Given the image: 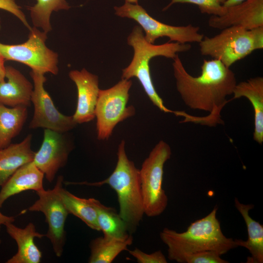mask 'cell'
I'll list each match as a JSON object with an SVG mask.
<instances>
[{"instance_id":"obj_31","label":"cell","mask_w":263,"mask_h":263,"mask_svg":"<svg viewBox=\"0 0 263 263\" xmlns=\"http://www.w3.org/2000/svg\"><path fill=\"white\" fill-rule=\"evenodd\" d=\"M4 58L0 55V82L4 80L5 75V67Z\"/></svg>"},{"instance_id":"obj_25","label":"cell","mask_w":263,"mask_h":263,"mask_svg":"<svg viewBox=\"0 0 263 263\" xmlns=\"http://www.w3.org/2000/svg\"><path fill=\"white\" fill-rule=\"evenodd\" d=\"M36 3L29 7L34 26L41 28L47 34L52 30L50 17L54 11L67 10L70 6L66 0H36Z\"/></svg>"},{"instance_id":"obj_13","label":"cell","mask_w":263,"mask_h":263,"mask_svg":"<svg viewBox=\"0 0 263 263\" xmlns=\"http://www.w3.org/2000/svg\"><path fill=\"white\" fill-rule=\"evenodd\" d=\"M77 91V101L74 120L77 124L87 123L95 118V109L99 88L98 76L85 68L72 70L69 73Z\"/></svg>"},{"instance_id":"obj_20","label":"cell","mask_w":263,"mask_h":263,"mask_svg":"<svg viewBox=\"0 0 263 263\" xmlns=\"http://www.w3.org/2000/svg\"><path fill=\"white\" fill-rule=\"evenodd\" d=\"M32 139L28 134L20 142L0 150V188L18 169L33 161L35 152L31 148Z\"/></svg>"},{"instance_id":"obj_21","label":"cell","mask_w":263,"mask_h":263,"mask_svg":"<svg viewBox=\"0 0 263 263\" xmlns=\"http://www.w3.org/2000/svg\"><path fill=\"white\" fill-rule=\"evenodd\" d=\"M28 116L27 107H10L0 103V150L8 147L21 132Z\"/></svg>"},{"instance_id":"obj_30","label":"cell","mask_w":263,"mask_h":263,"mask_svg":"<svg viewBox=\"0 0 263 263\" xmlns=\"http://www.w3.org/2000/svg\"><path fill=\"white\" fill-rule=\"evenodd\" d=\"M15 221V217L13 216H9L3 214L0 210V231L2 225H5L7 224L13 223ZM1 243V240L0 238V244Z\"/></svg>"},{"instance_id":"obj_32","label":"cell","mask_w":263,"mask_h":263,"mask_svg":"<svg viewBox=\"0 0 263 263\" xmlns=\"http://www.w3.org/2000/svg\"><path fill=\"white\" fill-rule=\"evenodd\" d=\"M247 0H226L223 3V6L228 8L236 5L241 4Z\"/></svg>"},{"instance_id":"obj_10","label":"cell","mask_w":263,"mask_h":263,"mask_svg":"<svg viewBox=\"0 0 263 263\" xmlns=\"http://www.w3.org/2000/svg\"><path fill=\"white\" fill-rule=\"evenodd\" d=\"M63 181V177L60 175L53 189L36 192L38 199L28 208L30 211L41 212L44 214L48 227L45 237L50 241L57 257L63 254L66 239L65 225L69 214L59 194Z\"/></svg>"},{"instance_id":"obj_29","label":"cell","mask_w":263,"mask_h":263,"mask_svg":"<svg viewBox=\"0 0 263 263\" xmlns=\"http://www.w3.org/2000/svg\"><path fill=\"white\" fill-rule=\"evenodd\" d=\"M0 9L12 13L18 18L29 31L31 29L32 27L28 23L26 17L15 0H0Z\"/></svg>"},{"instance_id":"obj_9","label":"cell","mask_w":263,"mask_h":263,"mask_svg":"<svg viewBox=\"0 0 263 263\" xmlns=\"http://www.w3.org/2000/svg\"><path fill=\"white\" fill-rule=\"evenodd\" d=\"M47 34L34 26L23 43H0V55L5 60L22 63L32 70L56 75L58 72V55L47 47Z\"/></svg>"},{"instance_id":"obj_18","label":"cell","mask_w":263,"mask_h":263,"mask_svg":"<svg viewBox=\"0 0 263 263\" xmlns=\"http://www.w3.org/2000/svg\"><path fill=\"white\" fill-rule=\"evenodd\" d=\"M235 99L242 97L247 98L254 112L253 139L260 144L263 142V77L256 76L236 84L233 90Z\"/></svg>"},{"instance_id":"obj_8","label":"cell","mask_w":263,"mask_h":263,"mask_svg":"<svg viewBox=\"0 0 263 263\" xmlns=\"http://www.w3.org/2000/svg\"><path fill=\"white\" fill-rule=\"evenodd\" d=\"M115 14L121 18H127L137 22L145 32L146 40L153 44L161 37H168L169 41L180 43H199L204 37L200 28L191 24L173 26L158 21L147 13L138 4L125 2L120 6H114Z\"/></svg>"},{"instance_id":"obj_2","label":"cell","mask_w":263,"mask_h":263,"mask_svg":"<svg viewBox=\"0 0 263 263\" xmlns=\"http://www.w3.org/2000/svg\"><path fill=\"white\" fill-rule=\"evenodd\" d=\"M217 210L214 207L207 215L191 223L183 232L168 228L162 230L160 237L168 246L169 260L179 263L186 255L205 251H215L221 256L237 247L235 240L222 232Z\"/></svg>"},{"instance_id":"obj_14","label":"cell","mask_w":263,"mask_h":263,"mask_svg":"<svg viewBox=\"0 0 263 263\" xmlns=\"http://www.w3.org/2000/svg\"><path fill=\"white\" fill-rule=\"evenodd\" d=\"M226 8L222 16H210L208 20L209 27L222 30L239 26L251 30L263 26V0H247Z\"/></svg>"},{"instance_id":"obj_16","label":"cell","mask_w":263,"mask_h":263,"mask_svg":"<svg viewBox=\"0 0 263 263\" xmlns=\"http://www.w3.org/2000/svg\"><path fill=\"white\" fill-rule=\"evenodd\" d=\"M33 84L18 70L5 67L4 80L0 82V103L10 107H29Z\"/></svg>"},{"instance_id":"obj_5","label":"cell","mask_w":263,"mask_h":263,"mask_svg":"<svg viewBox=\"0 0 263 263\" xmlns=\"http://www.w3.org/2000/svg\"><path fill=\"white\" fill-rule=\"evenodd\" d=\"M198 43L202 55L218 60L230 68L255 50L263 48V26L251 30L230 26L213 37H204Z\"/></svg>"},{"instance_id":"obj_33","label":"cell","mask_w":263,"mask_h":263,"mask_svg":"<svg viewBox=\"0 0 263 263\" xmlns=\"http://www.w3.org/2000/svg\"><path fill=\"white\" fill-rule=\"evenodd\" d=\"M138 0H125V2H128L132 4H138Z\"/></svg>"},{"instance_id":"obj_28","label":"cell","mask_w":263,"mask_h":263,"mask_svg":"<svg viewBox=\"0 0 263 263\" xmlns=\"http://www.w3.org/2000/svg\"><path fill=\"white\" fill-rule=\"evenodd\" d=\"M129 251L138 263H167L168 262L165 256L161 250L149 254L135 248Z\"/></svg>"},{"instance_id":"obj_7","label":"cell","mask_w":263,"mask_h":263,"mask_svg":"<svg viewBox=\"0 0 263 263\" xmlns=\"http://www.w3.org/2000/svg\"><path fill=\"white\" fill-rule=\"evenodd\" d=\"M132 86L130 79H121L110 88L100 89L95 109L98 140H108L119 122L135 114L133 106H127Z\"/></svg>"},{"instance_id":"obj_1","label":"cell","mask_w":263,"mask_h":263,"mask_svg":"<svg viewBox=\"0 0 263 263\" xmlns=\"http://www.w3.org/2000/svg\"><path fill=\"white\" fill-rule=\"evenodd\" d=\"M172 67L177 90L185 104L193 110L209 112L214 126L223 123L220 113L237 84L235 74L220 61L204 59L201 74L190 75L178 56Z\"/></svg>"},{"instance_id":"obj_23","label":"cell","mask_w":263,"mask_h":263,"mask_svg":"<svg viewBox=\"0 0 263 263\" xmlns=\"http://www.w3.org/2000/svg\"><path fill=\"white\" fill-rule=\"evenodd\" d=\"M59 194L69 214H73L78 218L90 228L100 231L97 223L94 198L78 197L62 187L60 188Z\"/></svg>"},{"instance_id":"obj_26","label":"cell","mask_w":263,"mask_h":263,"mask_svg":"<svg viewBox=\"0 0 263 263\" xmlns=\"http://www.w3.org/2000/svg\"><path fill=\"white\" fill-rule=\"evenodd\" d=\"M226 0H170L163 11H166L175 3H190L196 5L200 12L203 14L220 16L226 11L227 8L223 6Z\"/></svg>"},{"instance_id":"obj_17","label":"cell","mask_w":263,"mask_h":263,"mask_svg":"<svg viewBox=\"0 0 263 263\" xmlns=\"http://www.w3.org/2000/svg\"><path fill=\"white\" fill-rule=\"evenodd\" d=\"M44 175L33 161L27 163L10 177L0 190V208L10 197L27 190L36 192L44 189Z\"/></svg>"},{"instance_id":"obj_3","label":"cell","mask_w":263,"mask_h":263,"mask_svg":"<svg viewBox=\"0 0 263 263\" xmlns=\"http://www.w3.org/2000/svg\"><path fill=\"white\" fill-rule=\"evenodd\" d=\"M65 184L95 187L109 185L117 194L119 214L126 223L129 232L136 229L144 215L139 169L128 158L124 140L118 146L115 168L108 178L94 183L66 182Z\"/></svg>"},{"instance_id":"obj_6","label":"cell","mask_w":263,"mask_h":263,"mask_svg":"<svg viewBox=\"0 0 263 263\" xmlns=\"http://www.w3.org/2000/svg\"><path fill=\"white\" fill-rule=\"evenodd\" d=\"M171 155L170 146L161 140L139 170L144 214L148 217L160 215L168 206V198L163 188V181L164 165Z\"/></svg>"},{"instance_id":"obj_4","label":"cell","mask_w":263,"mask_h":263,"mask_svg":"<svg viewBox=\"0 0 263 263\" xmlns=\"http://www.w3.org/2000/svg\"><path fill=\"white\" fill-rule=\"evenodd\" d=\"M127 43L133 48L134 54L130 64L122 70L121 79L137 78L155 106L165 113H172L177 115L179 112L168 109L157 94L150 73V61L153 57L159 56L173 59L179 53L190 50L191 48L190 44L169 41L160 45H154L146 40L143 30L139 25H136L133 28L127 38Z\"/></svg>"},{"instance_id":"obj_11","label":"cell","mask_w":263,"mask_h":263,"mask_svg":"<svg viewBox=\"0 0 263 263\" xmlns=\"http://www.w3.org/2000/svg\"><path fill=\"white\" fill-rule=\"evenodd\" d=\"M33 81L31 101L34 108V114L29 128H44L60 133H65L77 124L73 116L61 113L55 107L48 93L44 87L46 81L45 74L32 70L30 73Z\"/></svg>"},{"instance_id":"obj_27","label":"cell","mask_w":263,"mask_h":263,"mask_svg":"<svg viewBox=\"0 0 263 263\" xmlns=\"http://www.w3.org/2000/svg\"><path fill=\"white\" fill-rule=\"evenodd\" d=\"M228 263L221 258L216 252L205 251L183 256L179 263Z\"/></svg>"},{"instance_id":"obj_12","label":"cell","mask_w":263,"mask_h":263,"mask_svg":"<svg viewBox=\"0 0 263 263\" xmlns=\"http://www.w3.org/2000/svg\"><path fill=\"white\" fill-rule=\"evenodd\" d=\"M64 133L44 129L42 144L34 154L33 162L50 183L66 164L73 149Z\"/></svg>"},{"instance_id":"obj_22","label":"cell","mask_w":263,"mask_h":263,"mask_svg":"<svg viewBox=\"0 0 263 263\" xmlns=\"http://www.w3.org/2000/svg\"><path fill=\"white\" fill-rule=\"evenodd\" d=\"M132 242L131 235L126 238L105 236L96 238L90 245L91 254L88 263H111L121 252L128 250Z\"/></svg>"},{"instance_id":"obj_24","label":"cell","mask_w":263,"mask_h":263,"mask_svg":"<svg viewBox=\"0 0 263 263\" xmlns=\"http://www.w3.org/2000/svg\"><path fill=\"white\" fill-rule=\"evenodd\" d=\"M94 202L98 225L103 236L126 238L130 235L126 223L115 209L104 206L97 199H94Z\"/></svg>"},{"instance_id":"obj_15","label":"cell","mask_w":263,"mask_h":263,"mask_svg":"<svg viewBox=\"0 0 263 263\" xmlns=\"http://www.w3.org/2000/svg\"><path fill=\"white\" fill-rule=\"evenodd\" d=\"M6 229L18 246L17 252L6 261V263H39L42 252L35 243L36 238L41 239L45 234L36 230L35 225L29 223L24 228L16 226L13 223L7 224Z\"/></svg>"},{"instance_id":"obj_19","label":"cell","mask_w":263,"mask_h":263,"mask_svg":"<svg viewBox=\"0 0 263 263\" xmlns=\"http://www.w3.org/2000/svg\"><path fill=\"white\" fill-rule=\"evenodd\" d=\"M234 204L240 213L246 226L248 239L246 241L235 239L237 246L246 248L251 254L247 259V263H263V225L253 219L249 215V210L254 208L253 204L241 203L235 198Z\"/></svg>"}]
</instances>
